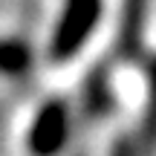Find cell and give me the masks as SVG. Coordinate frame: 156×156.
<instances>
[{
  "label": "cell",
  "instance_id": "8992f818",
  "mask_svg": "<svg viewBox=\"0 0 156 156\" xmlns=\"http://www.w3.org/2000/svg\"><path fill=\"white\" fill-rule=\"evenodd\" d=\"M142 133H145L147 142L156 139V58L147 61V107H145Z\"/></svg>",
  "mask_w": 156,
  "mask_h": 156
},
{
  "label": "cell",
  "instance_id": "5b68a950",
  "mask_svg": "<svg viewBox=\"0 0 156 156\" xmlns=\"http://www.w3.org/2000/svg\"><path fill=\"white\" fill-rule=\"evenodd\" d=\"M84 98H87V110L93 116H110L116 110V98H113L110 81H107V73L95 69L87 81V90H84Z\"/></svg>",
  "mask_w": 156,
  "mask_h": 156
},
{
  "label": "cell",
  "instance_id": "52a82bcc",
  "mask_svg": "<svg viewBox=\"0 0 156 156\" xmlns=\"http://www.w3.org/2000/svg\"><path fill=\"white\" fill-rule=\"evenodd\" d=\"M113 156H133V153H130V145H127L124 139H119V142H116V151H113Z\"/></svg>",
  "mask_w": 156,
  "mask_h": 156
},
{
  "label": "cell",
  "instance_id": "7a4b0ae2",
  "mask_svg": "<svg viewBox=\"0 0 156 156\" xmlns=\"http://www.w3.org/2000/svg\"><path fill=\"white\" fill-rule=\"evenodd\" d=\"M69 139V104L61 95H52L38 107L26 130L29 156H58Z\"/></svg>",
  "mask_w": 156,
  "mask_h": 156
},
{
  "label": "cell",
  "instance_id": "3957f363",
  "mask_svg": "<svg viewBox=\"0 0 156 156\" xmlns=\"http://www.w3.org/2000/svg\"><path fill=\"white\" fill-rule=\"evenodd\" d=\"M142 29H145V0H124V17L119 29V52L133 55L139 49Z\"/></svg>",
  "mask_w": 156,
  "mask_h": 156
},
{
  "label": "cell",
  "instance_id": "277c9868",
  "mask_svg": "<svg viewBox=\"0 0 156 156\" xmlns=\"http://www.w3.org/2000/svg\"><path fill=\"white\" fill-rule=\"evenodd\" d=\"M32 67V46L20 38H0V75H23Z\"/></svg>",
  "mask_w": 156,
  "mask_h": 156
},
{
  "label": "cell",
  "instance_id": "6da1fadb",
  "mask_svg": "<svg viewBox=\"0 0 156 156\" xmlns=\"http://www.w3.org/2000/svg\"><path fill=\"white\" fill-rule=\"evenodd\" d=\"M104 15V0H64L61 17L49 38V61L69 64L90 44Z\"/></svg>",
  "mask_w": 156,
  "mask_h": 156
}]
</instances>
